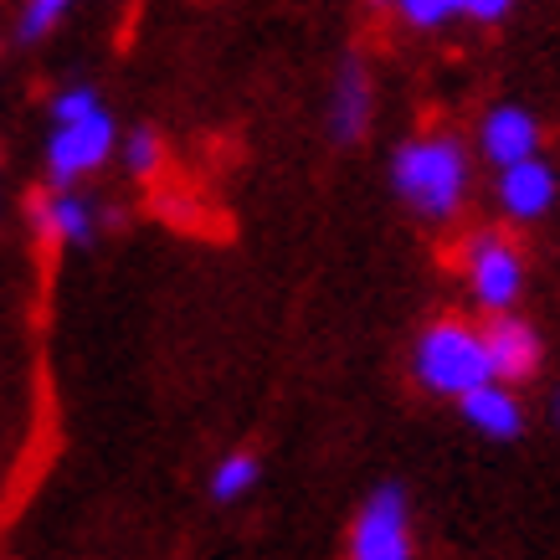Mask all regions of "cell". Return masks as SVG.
Masks as SVG:
<instances>
[{"instance_id":"10","label":"cell","mask_w":560,"mask_h":560,"mask_svg":"<svg viewBox=\"0 0 560 560\" xmlns=\"http://www.w3.org/2000/svg\"><path fill=\"white\" fill-rule=\"evenodd\" d=\"M458 401H463V417H468L483 438L510 442V438H520V427H525L520 401H514L510 390H499V381H483V386H474L468 396H458Z\"/></svg>"},{"instance_id":"4","label":"cell","mask_w":560,"mask_h":560,"mask_svg":"<svg viewBox=\"0 0 560 560\" xmlns=\"http://www.w3.org/2000/svg\"><path fill=\"white\" fill-rule=\"evenodd\" d=\"M108 150H114V119L103 108H93V114H83V119H72V124H57V135L47 144L51 180L68 186L78 175L98 171L103 160H108Z\"/></svg>"},{"instance_id":"2","label":"cell","mask_w":560,"mask_h":560,"mask_svg":"<svg viewBox=\"0 0 560 560\" xmlns=\"http://www.w3.org/2000/svg\"><path fill=\"white\" fill-rule=\"evenodd\" d=\"M417 381L438 396H468L474 386L493 381L483 335H474L468 324H432L417 345Z\"/></svg>"},{"instance_id":"1","label":"cell","mask_w":560,"mask_h":560,"mask_svg":"<svg viewBox=\"0 0 560 560\" xmlns=\"http://www.w3.org/2000/svg\"><path fill=\"white\" fill-rule=\"evenodd\" d=\"M390 186H396V196H401L411 211H422V217H432V221L453 217L463 201V186H468L463 144L447 135L401 144L396 160H390Z\"/></svg>"},{"instance_id":"3","label":"cell","mask_w":560,"mask_h":560,"mask_svg":"<svg viewBox=\"0 0 560 560\" xmlns=\"http://www.w3.org/2000/svg\"><path fill=\"white\" fill-rule=\"evenodd\" d=\"M350 560H411V514L407 493L386 483L365 499V510L350 535Z\"/></svg>"},{"instance_id":"5","label":"cell","mask_w":560,"mask_h":560,"mask_svg":"<svg viewBox=\"0 0 560 560\" xmlns=\"http://www.w3.org/2000/svg\"><path fill=\"white\" fill-rule=\"evenodd\" d=\"M468 283H474V293L483 299L489 308H504L520 299V283H525V262L514 257L510 242L499 237H474V247H468Z\"/></svg>"},{"instance_id":"18","label":"cell","mask_w":560,"mask_h":560,"mask_svg":"<svg viewBox=\"0 0 560 560\" xmlns=\"http://www.w3.org/2000/svg\"><path fill=\"white\" fill-rule=\"evenodd\" d=\"M556 422H560V390H556Z\"/></svg>"},{"instance_id":"6","label":"cell","mask_w":560,"mask_h":560,"mask_svg":"<svg viewBox=\"0 0 560 560\" xmlns=\"http://www.w3.org/2000/svg\"><path fill=\"white\" fill-rule=\"evenodd\" d=\"M371 78L360 68L355 57L340 62L335 72V88H329V135L340 139V144H355L365 135V124H371Z\"/></svg>"},{"instance_id":"8","label":"cell","mask_w":560,"mask_h":560,"mask_svg":"<svg viewBox=\"0 0 560 560\" xmlns=\"http://www.w3.org/2000/svg\"><path fill=\"white\" fill-rule=\"evenodd\" d=\"M499 201H504L510 217H525V221L545 217L550 201H556V175H550V165H545L540 154L504 165V175H499Z\"/></svg>"},{"instance_id":"12","label":"cell","mask_w":560,"mask_h":560,"mask_svg":"<svg viewBox=\"0 0 560 560\" xmlns=\"http://www.w3.org/2000/svg\"><path fill=\"white\" fill-rule=\"evenodd\" d=\"M257 478H262V468H257L253 453H232V458H221L217 474H211V499L232 504V499H242V493L257 489Z\"/></svg>"},{"instance_id":"7","label":"cell","mask_w":560,"mask_h":560,"mask_svg":"<svg viewBox=\"0 0 560 560\" xmlns=\"http://www.w3.org/2000/svg\"><path fill=\"white\" fill-rule=\"evenodd\" d=\"M540 150V124L535 114L525 108H514V103H499L489 119H483V154H489V165H514V160H529V154Z\"/></svg>"},{"instance_id":"11","label":"cell","mask_w":560,"mask_h":560,"mask_svg":"<svg viewBox=\"0 0 560 560\" xmlns=\"http://www.w3.org/2000/svg\"><path fill=\"white\" fill-rule=\"evenodd\" d=\"M36 217V232H47V237H62L72 247H88L93 232H98V217H93V206L83 196H57V201H36L32 206Z\"/></svg>"},{"instance_id":"14","label":"cell","mask_w":560,"mask_h":560,"mask_svg":"<svg viewBox=\"0 0 560 560\" xmlns=\"http://www.w3.org/2000/svg\"><path fill=\"white\" fill-rule=\"evenodd\" d=\"M72 0H26V11H21V42H36V36H47L62 11H68Z\"/></svg>"},{"instance_id":"17","label":"cell","mask_w":560,"mask_h":560,"mask_svg":"<svg viewBox=\"0 0 560 560\" xmlns=\"http://www.w3.org/2000/svg\"><path fill=\"white\" fill-rule=\"evenodd\" d=\"M510 5L514 0H458V11L463 16H474V21H504L510 16Z\"/></svg>"},{"instance_id":"9","label":"cell","mask_w":560,"mask_h":560,"mask_svg":"<svg viewBox=\"0 0 560 560\" xmlns=\"http://www.w3.org/2000/svg\"><path fill=\"white\" fill-rule=\"evenodd\" d=\"M483 350H489V365H493V381H525L535 365H540V340L525 319H499L489 324L483 335Z\"/></svg>"},{"instance_id":"15","label":"cell","mask_w":560,"mask_h":560,"mask_svg":"<svg viewBox=\"0 0 560 560\" xmlns=\"http://www.w3.org/2000/svg\"><path fill=\"white\" fill-rule=\"evenodd\" d=\"M124 154H129V171L135 175H154L160 171V135H154V129H135Z\"/></svg>"},{"instance_id":"13","label":"cell","mask_w":560,"mask_h":560,"mask_svg":"<svg viewBox=\"0 0 560 560\" xmlns=\"http://www.w3.org/2000/svg\"><path fill=\"white\" fill-rule=\"evenodd\" d=\"M396 16L407 21V26H417V32H438V26H447L463 11H458V0H396Z\"/></svg>"},{"instance_id":"16","label":"cell","mask_w":560,"mask_h":560,"mask_svg":"<svg viewBox=\"0 0 560 560\" xmlns=\"http://www.w3.org/2000/svg\"><path fill=\"white\" fill-rule=\"evenodd\" d=\"M93 108H103L93 88H68V93H57V98H51V119L72 124V119H83V114H93Z\"/></svg>"}]
</instances>
